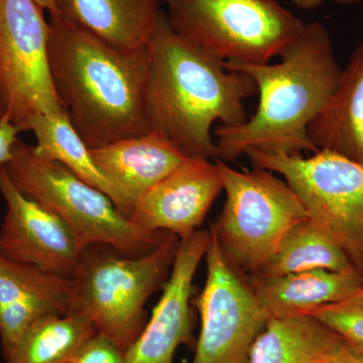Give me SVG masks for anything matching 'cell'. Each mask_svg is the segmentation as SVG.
I'll list each match as a JSON object with an SVG mask.
<instances>
[{
    "instance_id": "11",
    "label": "cell",
    "mask_w": 363,
    "mask_h": 363,
    "mask_svg": "<svg viewBox=\"0 0 363 363\" xmlns=\"http://www.w3.org/2000/svg\"><path fill=\"white\" fill-rule=\"evenodd\" d=\"M0 193L6 206L0 226V255L72 278L82 250L65 222L18 190L4 167L0 168Z\"/></svg>"
},
{
    "instance_id": "28",
    "label": "cell",
    "mask_w": 363,
    "mask_h": 363,
    "mask_svg": "<svg viewBox=\"0 0 363 363\" xmlns=\"http://www.w3.org/2000/svg\"><path fill=\"white\" fill-rule=\"evenodd\" d=\"M35 1L42 6L45 11H48L49 14L57 13L56 0H35Z\"/></svg>"
},
{
    "instance_id": "17",
    "label": "cell",
    "mask_w": 363,
    "mask_h": 363,
    "mask_svg": "<svg viewBox=\"0 0 363 363\" xmlns=\"http://www.w3.org/2000/svg\"><path fill=\"white\" fill-rule=\"evenodd\" d=\"M308 133L318 150L335 152L363 164V37Z\"/></svg>"
},
{
    "instance_id": "15",
    "label": "cell",
    "mask_w": 363,
    "mask_h": 363,
    "mask_svg": "<svg viewBox=\"0 0 363 363\" xmlns=\"http://www.w3.org/2000/svg\"><path fill=\"white\" fill-rule=\"evenodd\" d=\"M90 154L130 212L145 193L190 159L156 131L90 149Z\"/></svg>"
},
{
    "instance_id": "20",
    "label": "cell",
    "mask_w": 363,
    "mask_h": 363,
    "mask_svg": "<svg viewBox=\"0 0 363 363\" xmlns=\"http://www.w3.org/2000/svg\"><path fill=\"white\" fill-rule=\"evenodd\" d=\"M26 130L35 135L37 145L33 150L39 156L63 164L81 180L108 196L121 213L130 216V208L123 196L98 168L89 147L74 130L65 111L33 117Z\"/></svg>"
},
{
    "instance_id": "30",
    "label": "cell",
    "mask_w": 363,
    "mask_h": 363,
    "mask_svg": "<svg viewBox=\"0 0 363 363\" xmlns=\"http://www.w3.org/2000/svg\"><path fill=\"white\" fill-rule=\"evenodd\" d=\"M331 355H330V357L324 358V359H322L321 362H319L318 363H334L333 360H332Z\"/></svg>"
},
{
    "instance_id": "10",
    "label": "cell",
    "mask_w": 363,
    "mask_h": 363,
    "mask_svg": "<svg viewBox=\"0 0 363 363\" xmlns=\"http://www.w3.org/2000/svg\"><path fill=\"white\" fill-rule=\"evenodd\" d=\"M204 259L206 281L192 298L201 329L191 363H250L253 343L269 318L247 277L229 266L211 233Z\"/></svg>"
},
{
    "instance_id": "14",
    "label": "cell",
    "mask_w": 363,
    "mask_h": 363,
    "mask_svg": "<svg viewBox=\"0 0 363 363\" xmlns=\"http://www.w3.org/2000/svg\"><path fill=\"white\" fill-rule=\"evenodd\" d=\"M73 279L0 255V344L4 358L33 324L71 312Z\"/></svg>"
},
{
    "instance_id": "26",
    "label": "cell",
    "mask_w": 363,
    "mask_h": 363,
    "mask_svg": "<svg viewBox=\"0 0 363 363\" xmlns=\"http://www.w3.org/2000/svg\"><path fill=\"white\" fill-rule=\"evenodd\" d=\"M331 357L334 363H363V350L343 340Z\"/></svg>"
},
{
    "instance_id": "22",
    "label": "cell",
    "mask_w": 363,
    "mask_h": 363,
    "mask_svg": "<svg viewBox=\"0 0 363 363\" xmlns=\"http://www.w3.org/2000/svg\"><path fill=\"white\" fill-rule=\"evenodd\" d=\"M312 269L355 271L345 253L307 219L286 233L272 259L255 274L279 276Z\"/></svg>"
},
{
    "instance_id": "2",
    "label": "cell",
    "mask_w": 363,
    "mask_h": 363,
    "mask_svg": "<svg viewBox=\"0 0 363 363\" xmlns=\"http://www.w3.org/2000/svg\"><path fill=\"white\" fill-rule=\"evenodd\" d=\"M147 50V107L152 130L190 159H217L212 126L220 121V125L233 128L247 121L245 102L257 94L255 81L183 39L162 9Z\"/></svg>"
},
{
    "instance_id": "1",
    "label": "cell",
    "mask_w": 363,
    "mask_h": 363,
    "mask_svg": "<svg viewBox=\"0 0 363 363\" xmlns=\"http://www.w3.org/2000/svg\"><path fill=\"white\" fill-rule=\"evenodd\" d=\"M52 84L71 125L89 149L152 133L147 107V45L121 49L50 14Z\"/></svg>"
},
{
    "instance_id": "18",
    "label": "cell",
    "mask_w": 363,
    "mask_h": 363,
    "mask_svg": "<svg viewBox=\"0 0 363 363\" xmlns=\"http://www.w3.org/2000/svg\"><path fill=\"white\" fill-rule=\"evenodd\" d=\"M162 0H56L57 13L100 40L121 49L149 43Z\"/></svg>"
},
{
    "instance_id": "3",
    "label": "cell",
    "mask_w": 363,
    "mask_h": 363,
    "mask_svg": "<svg viewBox=\"0 0 363 363\" xmlns=\"http://www.w3.org/2000/svg\"><path fill=\"white\" fill-rule=\"evenodd\" d=\"M278 64L224 63L255 81L259 105L240 125L215 130L219 160L233 161L248 150L267 154L317 152L308 128L337 87L342 68L328 30L318 21L305 23Z\"/></svg>"
},
{
    "instance_id": "23",
    "label": "cell",
    "mask_w": 363,
    "mask_h": 363,
    "mask_svg": "<svg viewBox=\"0 0 363 363\" xmlns=\"http://www.w3.org/2000/svg\"><path fill=\"white\" fill-rule=\"evenodd\" d=\"M308 315L346 342L363 350V290L340 302L313 310Z\"/></svg>"
},
{
    "instance_id": "13",
    "label": "cell",
    "mask_w": 363,
    "mask_h": 363,
    "mask_svg": "<svg viewBox=\"0 0 363 363\" xmlns=\"http://www.w3.org/2000/svg\"><path fill=\"white\" fill-rule=\"evenodd\" d=\"M223 192L216 162L188 159L135 203L130 219L150 233L186 240L200 230L210 208Z\"/></svg>"
},
{
    "instance_id": "25",
    "label": "cell",
    "mask_w": 363,
    "mask_h": 363,
    "mask_svg": "<svg viewBox=\"0 0 363 363\" xmlns=\"http://www.w3.org/2000/svg\"><path fill=\"white\" fill-rule=\"evenodd\" d=\"M21 130L6 117H0V168L6 166L13 156V150Z\"/></svg>"
},
{
    "instance_id": "31",
    "label": "cell",
    "mask_w": 363,
    "mask_h": 363,
    "mask_svg": "<svg viewBox=\"0 0 363 363\" xmlns=\"http://www.w3.org/2000/svg\"></svg>"
},
{
    "instance_id": "19",
    "label": "cell",
    "mask_w": 363,
    "mask_h": 363,
    "mask_svg": "<svg viewBox=\"0 0 363 363\" xmlns=\"http://www.w3.org/2000/svg\"><path fill=\"white\" fill-rule=\"evenodd\" d=\"M342 341L310 315L271 318L253 343L250 363H318Z\"/></svg>"
},
{
    "instance_id": "12",
    "label": "cell",
    "mask_w": 363,
    "mask_h": 363,
    "mask_svg": "<svg viewBox=\"0 0 363 363\" xmlns=\"http://www.w3.org/2000/svg\"><path fill=\"white\" fill-rule=\"evenodd\" d=\"M209 241V229L180 240L162 297L140 335L125 351L126 363H174L180 346L194 344L193 281Z\"/></svg>"
},
{
    "instance_id": "5",
    "label": "cell",
    "mask_w": 363,
    "mask_h": 363,
    "mask_svg": "<svg viewBox=\"0 0 363 363\" xmlns=\"http://www.w3.org/2000/svg\"><path fill=\"white\" fill-rule=\"evenodd\" d=\"M4 168L18 190L65 222L82 252L93 245H107L123 255H140L167 234L135 225L108 196L60 162L39 156L33 145L21 140Z\"/></svg>"
},
{
    "instance_id": "21",
    "label": "cell",
    "mask_w": 363,
    "mask_h": 363,
    "mask_svg": "<svg viewBox=\"0 0 363 363\" xmlns=\"http://www.w3.org/2000/svg\"><path fill=\"white\" fill-rule=\"evenodd\" d=\"M97 332L81 315L45 317L23 334L6 363H69Z\"/></svg>"
},
{
    "instance_id": "7",
    "label": "cell",
    "mask_w": 363,
    "mask_h": 363,
    "mask_svg": "<svg viewBox=\"0 0 363 363\" xmlns=\"http://www.w3.org/2000/svg\"><path fill=\"white\" fill-rule=\"evenodd\" d=\"M172 28L224 63L264 65L305 23L278 0H162Z\"/></svg>"
},
{
    "instance_id": "24",
    "label": "cell",
    "mask_w": 363,
    "mask_h": 363,
    "mask_svg": "<svg viewBox=\"0 0 363 363\" xmlns=\"http://www.w3.org/2000/svg\"><path fill=\"white\" fill-rule=\"evenodd\" d=\"M69 363H126L125 352L108 338L96 334Z\"/></svg>"
},
{
    "instance_id": "6",
    "label": "cell",
    "mask_w": 363,
    "mask_h": 363,
    "mask_svg": "<svg viewBox=\"0 0 363 363\" xmlns=\"http://www.w3.org/2000/svg\"><path fill=\"white\" fill-rule=\"evenodd\" d=\"M215 162L226 197L209 230L229 266L247 278L266 266L286 233L309 215L274 172L255 166L238 171L222 160Z\"/></svg>"
},
{
    "instance_id": "27",
    "label": "cell",
    "mask_w": 363,
    "mask_h": 363,
    "mask_svg": "<svg viewBox=\"0 0 363 363\" xmlns=\"http://www.w3.org/2000/svg\"><path fill=\"white\" fill-rule=\"evenodd\" d=\"M325 0H292L294 4L298 9H304V11H310V9H315L321 6ZM336 4H345V6H350V4H357L362 2L363 0H332Z\"/></svg>"
},
{
    "instance_id": "9",
    "label": "cell",
    "mask_w": 363,
    "mask_h": 363,
    "mask_svg": "<svg viewBox=\"0 0 363 363\" xmlns=\"http://www.w3.org/2000/svg\"><path fill=\"white\" fill-rule=\"evenodd\" d=\"M49 21L35 0H0V95L21 131L33 117L63 112L51 75Z\"/></svg>"
},
{
    "instance_id": "29",
    "label": "cell",
    "mask_w": 363,
    "mask_h": 363,
    "mask_svg": "<svg viewBox=\"0 0 363 363\" xmlns=\"http://www.w3.org/2000/svg\"><path fill=\"white\" fill-rule=\"evenodd\" d=\"M4 116V104H2L1 95H0V117Z\"/></svg>"
},
{
    "instance_id": "16",
    "label": "cell",
    "mask_w": 363,
    "mask_h": 363,
    "mask_svg": "<svg viewBox=\"0 0 363 363\" xmlns=\"http://www.w3.org/2000/svg\"><path fill=\"white\" fill-rule=\"evenodd\" d=\"M247 281L269 319L308 315L363 290V277L355 271L312 269L279 276L252 274L247 277Z\"/></svg>"
},
{
    "instance_id": "4",
    "label": "cell",
    "mask_w": 363,
    "mask_h": 363,
    "mask_svg": "<svg viewBox=\"0 0 363 363\" xmlns=\"http://www.w3.org/2000/svg\"><path fill=\"white\" fill-rule=\"evenodd\" d=\"M180 240L167 233L150 252L126 255L107 245L83 250L72 277L71 312L125 352L147 324L145 304L164 286Z\"/></svg>"
},
{
    "instance_id": "8",
    "label": "cell",
    "mask_w": 363,
    "mask_h": 363,
    "mask_svg": "<svg viewBox=\"0 0 363 363\" xmlns=\"http://www.w3.org/2000/svg\"><path fill=\"white\" fill-rule=\"evenodd\" d=\"M245 156L288 183L310 220L363 277V164L328 150L304 157L252 150Z\"/></svg>"
}]
</instances>
